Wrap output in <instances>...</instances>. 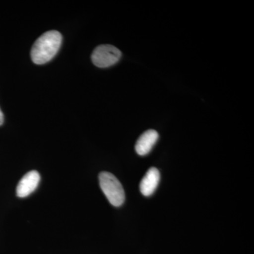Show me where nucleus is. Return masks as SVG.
<instances>
[{
	"mask_svg": "<svg viewBox=\"0 0 254 254\" xmlns=\"http://www.w3.org/2000/svg\"><path fill=\"white\" fill-rule=\"evenodd\" d=\"M158 138V133L155 130H148L142 133L135 145L136 153L141 156L148 154L156 143Z\"/></svg>",
	"mask_w": 254,
	"mask_h": 254,
	"instance_id": "39448f33",
	"label": "nucleus"
},
{
	"mask_svg": "<svg viewBox=\"0 0 254 254\" xmlns=\"http://www.w3.org/2000/svg\"><path fill=\"white\" fill-rule=\"evenodd\" d=\"M3 123H4V115L0 109V126L2 125Z\"/></svg>",
	"mask_w": 254,
	"mask_h": 254,
	"instance_id": "0eeeda50",
	"label": "nucleus"
},
{
	"mask_svg": "<svg viewBox=\"0 0 254 254\" xmlns=\"http://www.w3.org/2000/svg\"><path fill=\"white\" fill-rule=\"evenodd\" d=\"M100 188L109 200L115 207L121 206L125 200V193L123 185L113 174L103 172L99 175Z\"/></svg>",
	"mask_w": 254,
	"mask_h": 254,
	"instance_id": "f03ea898",
	"label": "nucleus"
},
{
	"mask_svg": "<svg viewBox=\"0 0 254 254\" xmlns=\"http://www.w3.org/2000/svg\"><path fill=\"white\" fill-rule=\"evenodd\" d=\"M160 175L158 169L150 168L140 184V190L145 196H150L154 193L160 182Z\"/></svg>",
	"mask_w": 254,
	"mask_h": 254,
	"instance_id": "423d86ee",
	"label": "nucleus"
},
{
	"mask_svg": "<svg viewBox=\"0 0 254 254\" xmlns=\"http://www.w3.org/2000/svg\"><path fill=\"white\" fill-rule=\"evenodd\" d=\"M41 176L38 172L32 170L28 172L18 182L16 187V195L20 198H24L31 194L39 185Z\"/></svg>",
	"mask_w": 254,
	"mask_h": 254,
	"instance_id": "20e7f679",
	"label": "nucleus"
},
{
	"mask_svg": "<svg viewBox=\"0 0 254 254\" xmlns=\"http://www.w3.org/2000/svg\"><path fill=\"white\" fill-rule=\"evenodd\" d=\"M122 57L120 50L110 45H101L93 52L91 59L95 66L106 68L118 63Z\"/></svg>",
	"mask_w": 254,
	"mask_h": 254,
	"instance_id": "7ed1b4c3",
	"label": "nucleus"
},
{
	"mask_svg": "<svg viewBox=\"0 0 254 254\" xmlns=\"http://www.w3.org/2000/svg\"><path fill=\"white\" fill-rule=\"evenodd\" d=\"M63 36L57 31H47L35 42L32 47V61L36 64H44L54 58L59 51Z\"/></svg>",
	"mask_w": 254,
	"mask_h": 254,
	"instance_id": "f257e3e1",
	"label": "nucleus"
}]
</instances>
